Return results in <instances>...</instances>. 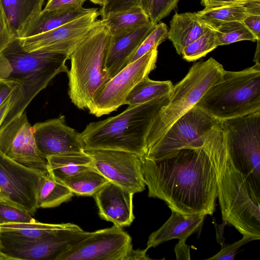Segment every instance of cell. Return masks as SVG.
<instances>
[{
    "label": "cell",
    "mask_w": 260,
    "mask_h": 260,
    "mask_svg": "<svg viewBox=\"0 0 260 260\" xmlns=\"http://www.w3.org/2000/svg\"><path fill=\"white\" fill-rule=\"evenodd\" d=\"M9 25L16 39L30 20L42 11L46 0H1Z\"/></svg>",
    "instance_id": "24"
},
{
    "label": "cell",
    "mask_w": 260,
    "mask_h": 260,
    "mask_svg": "<svg viewBox=\"0 0 260 260\" xmlns=\"http://www.w3.org/2000/svg\"><path fill=\"white\" fill-rule=\"evenodd\" d=\"M257 42V47L256 49L255 56H254V61L255 63L260 64L259 63V55H260V39H258L256 40Z\"/></svg>",
    "instance_id": "48"
},
{
    "label": "cell",
    "mask_w": 260,
    "mask_h": 260,
    "mask_svg": "<svg viewBox=\"0 0 260 260\" xmlns=\"http://www.w3.org/2000/svg\"><path fill=\"white\" fill-rule=\"evenodd\" d=\"M173 85L170 81H154L146 77L139 82L127 95L125 105L140 104L170 93Z\"/></svg>",
    "instance_id": "29"
},
{
    "label": "cell",
    "mask_w": 260,
    "mask_h": 260,
    "mask_svg": "<svg viewBox=\"0 0 260 260\" xmlns=\"http://www.w3.org/2000/svg\"><path fill=\"white\" fill-rule=\"evenodd\" d=\"M168 26L164 22L155 24L140 45L129 63L136 60L150 50L157 49L161 43L168 39Z\"/></svg>",
    "instance_id": "33"
},
{
    "label": "cell",
    "mask_w": 260,
    "mask_h": 260,
    "mask_svg": "<svg viewBox=\"0 0 260 260\" xmlns=\"http://www.w3.org/2000/svg\"><path fill=\"white\" fill-rule=\"evenodd\" d=\"M46 172L23 166L0 150V188L13 204L31 215L38 209L35 195L38 180Z\"/></svg>",
    "instance_id": "15"
},
{
    "label": "cell",
    "mask_w": 260,
    "mask_h": 260,
    "mask_svg": "<svg viewBox=\"0 0 260 260\" xmlns=\"http://www.w3.org/2000/svg\"><path fill=\"white\" fill-rule=\"evenodd\" d=\"M194 107L220 121L260 111V64L240 71L224 70Z\"/></svg>",
    "instance_id": "4"
},
{
    "label": "cell",
    "mask_w": 260,
    "mask_h": 260,
    "mask_svg": "<svg viewBox=\"0 0 260 260\" xmlns=\"http://www.w3.org/2000/svg\"><path fill=\"white\" fill-rule=\"evenodd\" d=\"M85 1V0H48L43 10L49 11L67 7H83Z\"/></svg>",
    "instance_id": "40"
},
{
    "label": "cell",
    "mask_w": 260,
    "mask_h": 260,
    "mask_svg": "<svg viewBox=\"0 0 260 260\" xmlns=\"http://www.w3.org/2000/svg\"><path fill=\"white\" fill-rule=\"evenodd\" d=\"M100 15L98 9L62 25L33 36L17 40L21 48L27 52L37 51L70 53L88 32Z\"/></svg>",
    "instance_id": "14"
},
{
    "label": "cell",
    "mask_w": 260,
    "mask_h": 260,
    "mask_svg": "<svg viewBox=\"0 0 260 260\" xmlns=\"http://www.w3.org/2000/svg\"><path fill=\"white\" fill-rule=\"evenodd\" d=\"M84 150L92 157L94 168L109 182L134 194L145 189L139 156L115 150Z\"/></svg>",
    "instance_id": "13"
},
{
    "label": "cell",
    "mask_w": 260,
    "mask_h": 260,
    "mask_svg": "<svg viewBox=\"0 0 260 260\" xmlns=\"http://www.w3.org/2000/svg\"><path fill=\"white\" fill-rule=\"evenodd\" d=\"M152 1V0H139L140 6L148 16L150 13Z\"/></svg>",
    "instance_id": "47"
},
{
    "label": "cell",
    "mask_w": 260,
    "mask_h": 260,
    "mask_svg": "<svg viewBox=\"0 0 260 260\" xmlns=\"http://www.w3.org/2000/svg\"><path fill=\"white\" fill-rule=\"evenodd\" d=\"M207 24L230 21H243L250 15H260V1L245 5L204 8L197 12Z\"/></svg>",
    "instance_id": "26"
},
{
    "label": "cell",
    "mask_w": 260,
    "mask_h": 260,
    "mask_svg": "<svg viewBox=\"0 0 260 260\" xmlns=\"http://www.w3.org/2000/svg\"><path fill=\"white\" fill-rule=\"evenodd\" d=\"M169 98L170 94L128 105L117 115L89 123L80 133L84 150H115L144 156L150 125Z\"/></svg>",
    "instance_id": "2"
},
{
    "label": "cell",
    "mask_w": 260,
    "mask_h": 260,
    "mask_svg": "<svg viewBox=\"0 0 260 260\" xmlns=\"http://www.w3.org/2000/svg\"><path fill=\"white\" fill-rule=\"evenodd\" d=\"M32 131L37 146L45 157L84 151L81 134L67 125L63 115L35 123Z\"/></svg>",
    "instance_id": "17"
},
{
    "label": "cell",
    "mask_w": 260,
    "mask_h": 260,
    "mask_svg": "<svg viewBox=\"0 0 260 260\" xmlns=\"http://www.w3.org/2000/svg\"><path fill=\"white\" fill-rule=\"evenodd\" d=\"M170 26L168 39L179 55L186 46L209 28L197 12L176 13L170 22Z\"/></svg>",
    "instance_id": "21"
},
{
    "label": "cell",
    "mask_w": 260,
    "mask_h": 260,
    "mask_svg": "<svg viewBox=\"0 0 260 260\" xmlns=\"http://www.w3.org/2000/svg\"><path fill=\"white\" fill-rule=\"evenodd\" d=\"M35 221L31 215L25 210L0 200V224Z\"/></svg>",
    "instance_id": "34"
},
{
    "label": "cell",
    "mask_w": 260,
    "mask_h": 260,
    "mask_svg": "<svg viewBox=\"0 0 260 260\" xmlns=\"http://www.w3.org/2000/svg\"><path fill=\"white\" fill-rule=\"evenodd\" d=\"M218 198L223 221L243 236L260 239V193L228 159L224 168L216 172Z\"/></svg>",
    "instance_id": "6"
},
{
    "label": "cell",
    "mask_w": 260,
    "mask_h": 260,
    "mask_svg": "<svg viewBox=\"0 0 260 260\" xmlns=\"http://www.w3.org/2000/svg\"><path fill=\"white\" fill-rule=\"evenodd\" d=\"M0 200L4 201L5 202L8 203L9 204H13L11 201L7 198V197L5 196V193L3 192V191L2 190V189L0 188ZM15 206V205H14Z\"/></svg>",
    "instance_id": "49"
},
{
    "label": "cell",
    "mask_w": 260,
    "mask_h": 260,
    "mask_svg": "<svg viewBox=\"0 0 260 260\" xmlns=\"http://www.w3.org/2000/svg\"><path fill=\"white\" fill-rule=\"evenodd\" d=\"M172 211L167 221L149 236L148 249L174 239L186 240L201 227L206 215L197 214L186 215Z\"/></svg>",
    "instance_id": "20"
},
{
    "label": "cell",
    "mask_w": 260,
    "mask_h": 260,
    "mask_svg": "<svg viewBox=\"0 0 260 260\" xmlns=\"http://www.w3.org/2000/svg\"><path fill=\"white\" fill-rule=\"evenodd\" d=\"M138 5L140 6L139 0H106L99 14L102 18L110 14L126 10Z\"/></svg>",
    "instance_id": "37"
},
{
    "label": "cell",
    "mask_w": 260,
    "mask_h": 260,
    "mask_svg": "<svg viewBox=\"0 0 260 260\" xmlns=\"http://www.w3.org/2000/svg\"><path fill=\"white\" fill-rule=\"evenodd\" d=\"M46 158L48 173L60 182L79 172L94 168L92 157L85 150L49 156Z\"/></svg>",
    "instance_id": "23"
},
{
    "label": "cell",
    "mask_w": 260,
    "mask_h": 260,
    "mask_svg": "<svg viewBox=\"0 0 260 260\" xmlns=\"http://www.w3.org/2000/svg\"><path fill=\"white\" fill-rule=\"evenodd\" d=\"M111 37L107 27L96 20L69 55V97L77 108L89 113L95 93L108 81L105 63Z\"/></svg>",
    "instance_id": "3"
},
{
    "label": "cell",
    "mask_w": 260,
    "mask_h": 260,
    "mask_svg": "<svg viewBox=\"0 0 260 260\" xmlns=\"http://www.w3.org/2000/svg\"><path fill=\"white\" fill-rule=\"evenodd\" d=\"M149 249H134L131 247L127 253L124 260H150L151 259L147 254L146 252Z\"/></svg>",
    "instance_id": "45"
},
{
    "label": "cell",
    "mask_w": 260,
    "mask_h": 260,
    "mask_svg": "<svg viewBox=\"0 0 260 260\" xmlns=\"http://www.w3.org/2000/svg\"><path fill=\"white\" fill-rule=\"evenodd\" d=\"M73 195L69 188L46 172L41 175L37 183L36 206L38 209L56 207L70 200Z\"/></svg>",
    "instance_id": "25"
},
{
    "label": "cell",
    "mask_w": 260,
    "mask_h": 260,
    "mask_svg": "<svg viewBox=\"0 0 260 260\" xmlns=\"http://www.w3.org/2000/svg\"><path fill=\"white\" fill-rule=\"evenodd\" d=\"M20 87L21 85L16 89V90L11 96H10L0 106V127L10 109H11L15 100L16 94L20 88Z\"/></svg>",
    "instance_id": "44"
},
{
    "label": "cell",
    "mask_w": 260,
    "mask_h": 260,
    "mask_svg": "<svg viewBox=\"0 0 260 260\" xmlns=\"http://www.w3.org/2000/svg\"><path fill=\"white\" fill-rule=\"evenodd\" d=\"M228 158L260 193V111L221 121Z\"/></svg>",
    "instance_id": "7"
},
{
    "label": "cell",
    "mask_w": 260,
    "mask_h": 260,
    "mask_svg": "<svg viewBox=\"0 0 260 260\" xmlns=\"http://www.w3.org/2000/svg\"><path fill=\"white\" fill-rule=\"evenodd\" d=\"M253 239L247 237L243 238L230 245H225L221 247V250L215 255L208 258L211 260H233L234 259L237 250L243 245L253 241Z\"/></svg>",
    "instance_id": "38"
},
{
    "label": "cell",
    "mask_w": 260,
    "mask_h": 260,
    "mask_svg": "<svg viewBox=\"0 0 260 260\" xmlns=\"http://www.w3.org/2000/svg\"><path fill=\"white\" fill-rule=\"evenodd\" d=\"M257 0H201L205 8H216L232 5H241Z\"/></svg>",
    "instance_id": "41"
},
{
    "label": "cell",
    "mask_w": 260,
    "mask_h": 260,
    "mask_svg": "<svg viewBox=\"0 0 260 260\" xmlns=\"http://www.w3.org/2000/svg\"><path fill=\"white\" fill-rule=\"evenodd\" d=\"M186 240H179L175 246L174 251L177 260H190V246L185 243Z\"/></svg>",
    "instance_id": "43"
},
{
    "label": "cell",
    "mask_w": 260,
    "mask_h": 260,
    "mask_svg": "<svg viewBox=\"0 0 260 260\" xmlns=\"http://www.w3.org/2000/svg\"><path fill=\"white\" fill-rule=\"evenodd\" d=\"M223 221V222L221 224H218L214 220H213V221L216 231V241L221 245V247H223L225 245L224 242V238L223 237V230L225 225L227 224L226 222L224 221Z\"/></svg>",
    "instance_id": "46"
},
{
    "label": "cell",
    "mask_w": 260,
    "mask_h": 260,
    "mask_svg": "<svg viewBox=\"0 0 260 260\" xmlns=\"http://www.w3.org/2000/svg\"><path fill=\"white\" fill-rule=\"evenodd\" d=\"M242 22L257 40L260 39V15H250Z\"/></svg>",
    "instance_id": "42"
},
{
    "label": "cell",
    "mask_w": 260,
    "mask_h": 260,
    "mask_svg": "<svg viewBox=\"0 0 260 260\" xmlns=\"http://www.w3.org/2000/svg\"><path fill=\"white\" fill-rule=\"evenodd\" d=\"M207 25L215 32L217 46L241 41L255 42L257 40L242 21L213 23Z\"/></svg>",
    "instance_id": "31"
},
{
    "label": "cell",
    "mask_w": 260,
    "mask_h": 260,
    "mask_svg": "<svg viewBox=\"0 0 260 260\" xmlns=\"http://www.w3.org/2000/svg\"><path fill=\"white\" fill-rule=\"evenodd\" d=\"M149 198L164 201L181 214L212 215L218 198L215 170L203 149L183 148L152 160L140 156Z\"/></svg>",
    "instance_id": "1"
},
{
    "label": "cell",
    "mask_w": 260,
    "mask_h": 260,
    "mask_svg": "<svg viewBox=\"0 0 260 260\" xmlns=\"http://www.w3.org/2000/svg\"><path fill=\"white\" fill-rule=\"evenodd\" d=\"M16 39L0 0V54Z\"/></svg>",
    "instance_id": "36"
},
{
    "label": "cell",
    "mask_w": 260,
    "mask_h": 260,
    "mask_svg": "<svg viewBox=\"0 0 260 260\" xmlns=\"http://www.w3.org/2000/svg\"><path fill=\"white\" fill-rule=\"evenodd\" d=\"M0 150L20 165L47 171V161L39 150L25 112L0 132Z\"/></svg>",
    "instance_id": "16"
},
{
    "label": "cell",
    "mask_w": 260,
    "mask_h": 260,
    "mask_svg": "<svg viewBox=\"0 0 260 260\" xmlns=\"http://www.w3.org/2000/svg\"><path fill=\"white\" fill-rule=\"evenodd\" d=\"M131 236L122 228L93 232L62 253L57 260H124L133 247Z\"/></svg>",
    "instance_id": "12"
},
{
    "label": "cell",
    "mask_w": 260,
    "mask_h": 260,
    "mask_svg": "<svg viewBox=\"0 0 260 260\" xmlns=\"http://www.w3.org/2000/svg\"><path fill=\"white\" fill-rule=\"evenodd\" d=\"M69 55L57 52H27L17 39L0 54V78L20 82L34 75L55 72L68 74Z\"/></svg>",
    "instance_id": "11"
},
{
    "label": "cell",
    "mask_w": 260,
    "mask_h": 260,
    "mask_svg": "<svg viewBox=\"0 0 260 260\" xmlns=\"http://www.w3.org/2000/svg\"><path fill=\"white\" fill-rule=\"evenodd\" d=\"M79 226L73 223H45L35 221L0 224V232H9L29 238H39L56 232L74 229Z\"/></svg>",
    "instance_id": "30"
},
{
    "label": "cell",
    "mask_w": 260,
    "mask_h": 260,
    "mask_svg": "<svg viewBox=\"0 0 260 260\" xmlns=\"http://www.w3.org/2000/svg\"><path fill=\"white\" fill-rule=\"evenodd\" d=\"M220 121L194 106L178 118L144 156L159 160L179 149L201 148L206 135Z\"/></svg>",
    "instance_id": "9"
},
{
    "label": "cell",
    "mask_w": 260,
    "mask_h": 260,
    "mask_svg": "<svg viewBox=\"0 0 260 260\" xmlns=\"http://www.w3.org/2000/svg\"><path fill=\"white\" fill-rule=\"evenodd\" d=\"M93 9L67 7L49 11L42 10L26 24L20 38L33 36L55 28L91 12Z\"/></svg>",
    "instance_id": "22"
},
{
    "label": "cell",
    "mask_w": 260,
    "mask_h": 260,
    "mask_svg": "<svg viewBox=\"0 0 260 260\" xmlns=\"http://www.w3.org/2000/svg\"><path fill=\"white\" fill-rule=\"evenodd\" d=\"M94 4L99 5L103 7L105 4L106 0H89Z\"/></svg>",
    "instance_id": "50"
},
{
    "label": "cell",
    "mask_w": 260,
    "mask_h": 260,
    "mask_svg": "<svg viewBox=\"0 0 260 260\" xmlns=\"http://www.w3.org/2000/svg\"><path fill=\"white\" fill-rule=\"evenodd\" d=\"M111 35L120 34L151 22L149 16L138 5L126 10L110 14L101 19Z\"/></svg>",
    "instance_id": "27"
},
{
    "label": "cell",
    "mask_w": 260,
    "mask_h": 260,
    "mask_svg": "<svg viewBox=\"0 0 260 260\" xmlns=\"http://www.w3.org/2000/svg\"><path fill=\"white\" fill-rule=\"evenodd\" d=\"M155 24L151 22L137 28L111 35L105 72L109 81L125 67Z\"/></svg>",
    "instance_id": "19"
},
{
    "label": "cell",
    "mask_w": 260,
    "mask_h": 260,
    "mask_svg": "<svg viewBox=\"0 0 260 260\" xmlns=\"http://www.w3.org/2000/svg\"><path fill=\"white\" fill-rule=\"evenodd\" d=\"M0 260H12L11 258L0 250Z\"/></svg>",
    "instance_id": "51"
},
{
    "label": "cell",
    "mask_w": 260,
    "mask_h": 260,
    "mask_svg": "<svg viewBox=\"0 0 260 260\" xmlns=\"http://www.w3.org/2000/svg\"><path fill=\"white\" fill-rule=\"evenodd\" d=\"M224 70L222 64L212 57L198 62L191 67L185 77L173 86L168 102L151 123L146 139L145 152L220 80Z\"/></svg>",
    "instance_id": "5"
},
{
    "label": "cell",
    "mask_w": 260,
    "mask_h": 260,
    "mask_svg": "<svg viewBox=\"0 0 260 260\" xmlns=\"http://www.w3.org/2000/svg\"><path fill=\"white\" fill-rule=\"evenodd\" d=\"M140 3V2H139Z\"/></svg>",
    "instance_id": "52"
},
{
    "label": "cell",
    "mask_w": 260,
    "mask_h": 260,
    "mask_svg": "<svg viewBox=\"0 0 260 260\" xmlns=\"http://www.w3.org/2000/svg\"><path fill=\"white\" fill-rule=\"evenodd\" d=\"M134 194L109 181L93 196L100 217L121 228L130 225L135 219Z\"/></svg>",
    "instance_id": "18"
},
{
    "label": "cell",
    "mask_w": 260,
    "mask_h": 260,
    "mask_svg": "<svg viewBox=\"0 0 260 260\" xmlns=\"http://www.w3.org/2000/svg\"><path fill=\"white\" fill-rule=\"evenodd\" d=\"M90 232L80 226L61 230L39 238L0 232V250L12 260H57L64 252L87 237Z\"/></svg>",
    "instance_id": "8"
},
{
    "label": "cell",
    "mask_w": 260,
    "mask_h": 260,
    "mask_svg": "<svg viewBox=\"0 0 260 260\" xmlns=\"http://www.w3.org/2000/svg\"><path fill=\"white\" fill-rule=\"evenodd\" d=\"M157 53V49L150 50L128 64L110 79L95 93L93 108L90 113L100 117L125 105L131 91L155 69Z\"/></svg>",
    "instance_id": "10"
},
{
    "label": "cell",
    "mask_w": 260,
    "mask_h": 260,
    "mask_svg": "<svg viewBox=\"0 0 260 260\" xmlns=\"http://www.w3.org/2000/svg\"><path fill=\"white\" fill-rule=\"evenodd\" d=\"M109 181L94 168L82 171L61 182L79 196H93Z\"/></svg>",
    "instance_id": "28"
},
{
    "label": "cell",
    "mask_w": 260,
    "mask_h": 260,
    "mask_svg": "<svg viewBox=\"0 0 260 260\" xmlns=\"http://www.w3.org/2000/svg\"><path fill=\"white\" fill-rule=\"evenodd\" d=\"M217 47L216 35L209 27L203 35L186 46L181 54L185 60L193 61L205 56Z\"/></svg>",
    "instance_id": "32"
},
{
    "label": "cell",
    "mask_w": 260,
    "mask_h": 260,
    "mask_svg": "<svg viewBox=\"0 0 260 260\" xmlns=\"http://www.w3.org/2000/svg\"><path fill=\"white\" fill-rule=\"evenodd\" d=\"M179 0H152L149 15L151 22L156 24L168 16L177 6Z\"/></svg>",
    "instance_id": "35"
},
{
    "label": "cell",
    "mask_w": 260,
    "mask_h": 260,
    "mask_svg": "<svg viewBox=\"0 0 260 260\" xmlns=\"http://www.w3.org/2000/svg\"><path fill=\"white\" fill-rule=\"evenodd\" d=\"M20 85V82L18 81L0 78V106Z\"/></svg>",
    "instance_id": "39"
}]
</instances>
